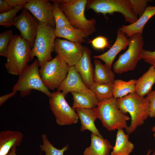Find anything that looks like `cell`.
Wrapping results in <instances>:
<instances>
[{"label": "cell", "mask_w": 155, "mask_h": 155, "mask_svg": "<svg viewBox=\"0 0 155 155\" xmlns=\"http://www.w3.org/2000/svg\"><path fill=\"white\" fill-rule=\"evenodd\" d=\"M56 38L55 29L40 22L34 43L31 50V60L36 57L40 67L51 61L53 59L52 53L55 51L54 46Z\"/></svg>", "instance_id": "8992f818"}, {"label": "cell", "mask_w": 155, "mask_h": 155, "mask_svg": "<svg viewBox=\"0 0 155 155\" xmlns=\"http://www.w3.org/2000/svg\"><path fill=\"white\" fill-rule=\"evenodd\" d=\"M23 8V6H17L8 11L0 13V25L7 28L13 25L16 13Z\"/></svg>", "instance_id": "f546056e"}, {"label": "cell", "mask_w": 155, "mask_h": 155, "mask_svg": "<svg viewBox=\"0 0 155 155\" xmlns=\"http://www.w3.org/2000/svg\"></svg>", "instance_id": "b9f144b4"}, {"label": "cell", "mask_w": 155, "mask_h": 155, "mask_svg": "<svg viewBox=\"0 0 155 155\" xmlns=\"http://www.w3.org/2000/svg\"><path fill=\"white\" fill-rule=\"evenodd\" d=\"M65 98L62 92L58 91L52 93L49 98L50 108L57 123L60 126L76 124L79 119L75 110L70 106Z\"/></svg>", "instance_id": "30bf717a"}, {"label": "cell", "mask_w": 155, "mask_h": 155, "mask_svg": "<svg viewBox=\"0 0 155 155\" xmlns=\"http://www.w3.org/2000/svg\"><path fill=\"white\" fill-rule=\"evenodd\" d=\"M32 48L20 35H13L8 46L4 66L8 73L19 75L31 60Z\"/></svg>", "instance_id": "7a4b0ae2"}, {"label": "cell", "mask_w": 155, "mask_h": 155, "mask_svg": "<svg viewBox=\"0 0 155 155\" xmlns=\"http://www.w3.org/2000/svg\"><path fill=\"white\" fill-rule=\"evenodd\" d=\"M12 7L19 6H23L25 3L29 2L30 0H6Z\"/></svg>", "instance_id": "d590c367"}, {"label": "cell", "mask_w": 155, "mask_h": 155, "mask_svg": "<svg viewBox=\"0 0 155 155\" xmlns=\"http://www.w3.org/2000/svg\"><path fill=\"white\" fill-rule=\"evenodd\" d=\"M85 46L81 44L73 42L59 38L55 39V51L69 67L74 66L82 57Z\"/></svg>", "instance_id": "8fae6325"}, {"label": "cell", "mask_w": 155, "mask_h": 155, "mask_svg": "<svg viewBox=\"0 0 155 155\" xmlns=\"http://www.w3.org/2000/svg\"><path fill=\"white\" fill-rule=\"evenodd\" d=\"M92 46L98 50H104L110 46L107 38L103 36H99L94 38L91 41Z\"/></svg>", "instance_id": "d6a6232c"}, {"label": "cell", "mask_w": 155, "mask_h": 155, "mask_svg": "<svg viewBox=\"0 0 155 155\" xmlns=\"http://www.w3.org/2000/svg\"><path fill=\"white\" fill-rule=\"evenodd\" d=\"M53 15L55 24V29H58L71 25L68 19L59 7L58 4L52 2Z\"/></svg>", "instance_id": "f1b7e54d"}, {"label": "cell", "mask_w": 155, "mask_h": 155, "mask_svg": "<svg viewBox=\"0 0 155 155\" xmlns=\"http://www.w3.org/2000/svg\"><path fill=\"white\" fill-rule=\"evenodd\" d=\"M40 22L27 9L24 8L21 13L15 19L14 26L20 31L21 36L32 48Z\"/></svg>", "instance_id": "7c38bea8"}, {"label": "cell", "mask_w": 155, "mask_h": 155, "mask_svg": "<svg viewBox=\"0 0 155 155\" xmlns=\"http://www.w3.org/2000/svg\"><path fill=\"white\" fill-rule=\"evenodd\" d=\"M95 65L94 82L98 84H113L115 74L111 68L105 64H103L101 61L95 59L94 61Z\"/></svg>", "instance_id": "cb8c5ba5"}, {"label": "cell", "mask_w": 155, "mask_h": 155, "mask_svg": "<svg viewBox=\"0 0 155 155\" xmlns=\"http://www.w3.org/2000/svg\"><path fill=\"white\" fill-rule=\"evenodd\" d=\"M113 84H98L94 82L90 88L99 101L113 97Z\"/></svg>", "instance_id": "4316f807"}, {"label": "cell", "mask_w": 155, "mask_h": 155, "mask_svg": "<svg viewBox=\"0 0 155 155\" xmlns=\"http://www.w3.org/2000/svg\"><path fill=\"white\" fill-rule=\"evenodd\" d=\"M155 15V6H147L143 14L136 22L128 25H122L119 29L128 37L138 33L142 35L144 25Z\"/></svg>", "instance_id": "ac0fdd59"}, {"label": "cell", "mask_w": 155, "mask_h": 155, "mask_svg": "<svg viewBox=\"0 0 155 155\" xmlns=\"http://www.w3.org/2000/svg\"><path fill=\"white\" fill-rule=\"evenodd\" d=\"M151 130L153 132V136L155 140V125L152 128Z\"/></svg>", "instance_id": "ab89813d"}, {"label": "cell", "mask_w": 155, "mask_h": 155, "mask_svg": "<svg viewBox=\"0 0 155 155\" xmlns=\"http://www.w3.org/2000/svg\"><path fill=\"white\" fill-rule=\"evenodd\" d=\"M155 83V67L151 66L137 80L135 92L139 96L144 97L151 91Z\"/></svg>", "instance_id": "7402d4cb"}, {"label": "cell", "mask_w": 155, "mask_h": 155, "mask_svg": "<svg viewBox=\"0 0 155 155\" xmlns=\"http://www.w3.org/2000/svg\"><path fill=\"white\" fill-rule=\"evenodd\" d=\"M152 151V150H149L147 153L146 155H155V152H154L151 154Z\"/></svg>", "instance_id": "60d3db41"}, {"label": "cell", "mask_w": 155, "mask_h": 155, "mask_svg": "<svg viewBox=\"0 0 155 155\" xmlns=\"http://www.w3.org/2000/svg\"><path fill=\"white\" fill-rule=\"evenodd\" d=\"M16 146L13 147L12 148L10 151L6 155H17L16 153ZM39 155H42L41 152Z\"/></svg>", "instance_id": "f35d334b"}, {"label": "cell", "mask_w": 155, "mask_h": 155, "mask_svg": "<svg viewBox=\"0 0 155 155\" xmlns=\"http://www.w3.org/2000/svg\"><path fill=\"white\" fill-rule=\"evenodd\" d=\"M133 9L135 16L140 17L147 7V3L152 1L151 0H130Z\"/></svg>", "instance_id": "1f68e13d"}, {"label": "cell", "mask_w": 155, "mask_h": 155, "mask_svg": "<svg viewBox=\"0 0 155 155\" xmlns=\"http://www.w3.org/2000/svg\"><path fill=\"white\" fill-rule=\"evenodd\" d=\"M41 138L42 144L40 145V148L41 150L44 152L45 155H64V152L69 148L68 144L61 149L56 148L51 143L45 134L42 135Z\"/></svg>", "instance_id": "83f0119b"}, {"label": "cell", "mask_w": 155, "mask_h": 155, "mask_svg": "<svg viewBox=\"0 0 155 155\" xmlns=\"http://www.w3.org/2000/svg\"><path fill=\"white\" fill-rule=\"evenodd\" d=\"M118 107L124 113H128L131 117L130 125L125 129L130 134L143 124L149 117V102L146 98L140 96L135 92L117 98Z\"/></svg>", "instance_id": "6da1fadb"}, {"label": "cell", "mask_w": 155, "mask_h": 155, "mask_svg": "<svg viewBox=\"0 0 155 155\" xmlns=\"http://www.w3.org/2000/svg\"><path fill=\"white\" fill-rule=\"evenodd\" d=\"M57 3L71 25L83 30L88 37L96 30V19L88 20L85 16L87 0H52Z\"/></svg>", "instance_id": "3957f363"}, {"label": "cell", "mask_w": 155, "mask_h": 155, "mask_svg": "<svg viewBox=\"0 0 155 155\" xmlns=\"http://www.w3.org/2000/svg\"><path fill=\"white\" fill-rule=\"evenodd\" d=\"M128 48L120 55L113 66L114 72L120 74L133 70L138 61L142 59L144 42L141 34H135L129 37Z\"/></svg>", "instance_id": "52a82bcc"}, {"label": "cell", "mask_w": 155, "mask_h": 155, "mask_svg": "<svg viewBox=\"0 0 155 155\" xmlns=\"http://www.w3.org/2000/svg\"><path fill=\"white\" fill-rule=\"evenodd\" d=\"M136 79L126 81L121 79L115 80L113 83V97L118 98L123 97L135 92Z\"/></svg>", "instance_id": "484cf974"}, {"label": "cell", "mask_w": 155, "mask_h": 155, "mask_svg": "<svg viewBox=\"0 0 155 155\" xmlns=\"http://www.w3.org/2000/svg\"><path fill=\"white\" fill-rule=\"evenodd\" d=\"M88 88L74 66L69 67L67 75L57 89L65 97L69 92L80 91Z\"/></svg>", "instance_id": "9a60e30c"}, {"label": "cell", "mask_w": 155, "mask_h": 155, "mask_svg": "<svg viewBox=\"0 0 155 155\" xmlns=\"http://www.w3.org/2000/svg\"><path fill=\"white\" fill-rule=\"evenodd\" d=\"M47 0H30L24 5L40 22L55 29L52 4Z\"/></svg>", "instance_id": "4fadbf2b"}, {"label": "cell", "mask_w": 155, "mask_h": 155, "mask_svg": "<svg viewBox=\"0 0 155 155\" xmlns=\"http://www.w3.org/2000/svg\"><path fill=\"white\" fill-rule=\"evenodd\" d=\"M39 67L37 59L31 64L28 65L19 75L18 80L12 88L13 91H19L20 96L24 97L34 90L41 92L50 98L52 93L42 80Z\"/></svg>", "instance_id": "5b68a950"}, {"label": "cell", "mask_w": 155, "mask_h": 155, "mask_svg": "<svg viewBox=\"0 0 155 155\" xmlns=\"http://www.w3.org/2000/svg\"><path fill=\"white\" fill-rule=\"evenodd\" d=\"M13 8L6 0H0V13L8 11Z\"/></svg>", "instance_id": "8d00e7d4"}, {"label": "cell", "mask_w": 155, "mask_h": 155, "mask_svg": "<svg viewBox=\"0 0 155 155\" xmlns=\"http://www.w3.org/2000/svg\"><path fill=\"white\" fill-rule=\"evenodd\" d=\"M71 93L73 100L72 108L75 110L77 108H94L99 102L95 94L89 88Z\"/></svg>", "instance_id": "e0dca14e"}, {"label": "cell", "mask_w": 155, "mask_h": 155, "mask_svg": "<svg viewBox=\"0 0 155 155\" xmlns=\"http://www.w3.org/2000/svg\"><path fill=\"white\" fill-rule=\"evenodd\" d=\"M69 66L57 55L51 61L41 67L40 76L44 85L49 89H58L66 78Z\"/></svg>", "instance_id": "9c48e42d"}, {"label": "cell", "mask_w": 155, "mask_h": 155, "mask_svg": "<svg viewBox=\"0 0 155 155\" xmlns=\"http://www.w3.org/2000/svg\"><path fill=\"white\" fill-rule=\"evenodd\" d=\"M111 155H129L134 148L133 144L129 140V135L123 129L117 130L115 144Z\"/></svg>", "instance_id": "603a6c76"}, {"label": "cell", "mask_w": 155, "mask_h": 155, "mask_svg": "<svg viewBox=\"0 0 155 155\" xmlns=\"http://www.w3.org/2000/svg\"><path fill=\"white\" fill-rule=\"evenodd\" d=\"M86 7L87 10L91 9L104 15L115 12L120 13L125 21L130 24L138 19L134 14L130 0H87Z\"/></svg>", "instance_id": "ba28073f"}, {"label": "cell", "mask_w": 155, "mask_h": 155, "mask_svg": "<svg viewBox=\"0 0 155 155\" xmlns=\"http://www.w3.org/2000/svg\"><path fill=\"white\" fill-rule=\"evenodd\" d=\"M17 92L13 91L10 93L1 95L0 96V106H1L9 98L14 96Z\"/></svg>", "instance_id": "74e56055"}, {"label": "cell", "mask_w": 155, "mask_h": 155, "mask_svg": "<svg viewBox=\"0 0 155 155\" xmlns=\"http://www.w3.org/2000/svg\"><path fill=\"white\" fill-rule=\"evenodd\" d=\"M23 135L16 131L3 130L0 132V155H6L12 147L18 146Z\"/></svg>", "instance_id": "ffe728a7"}, {"label": "cell", "mask_w": 155, "mask_h": 155, "mask_svg": "<svg viewBox=\"0 0 155 155\" xmlns=\"http://www.w3.org/2000/svg\"><path fill=\"white\" fill-rule=\"evenodd\" d=\"M94 109L98 119L108 131L125 129L127 121L131 119L118 107L117 98L113 97L100 102Z\"/></svg>", "instance_id": "277c9868"}, {"label": "cell", "mask_w": 155, "mask_h": 155, "mask_svg": "<svg viewBox=\"0 0 155 155\" xmlns=\"http://www.w3.org/2000/svg\"><path fill=\"white\" fill-rule=\"evenodd\" d=\"M146 98L149 102V117L155 118V90L152 91Z\"/></svg>", "instance_id": "836d02e7"}, {"label": "cell", "mask_w": 155, "mask_h": 155, "mask_svg": "<svg viewBox=\"0 0 155 155\" xmlns=\"http://www.w3.org/2000/svg\"><path fill=\"white\" fill-rule=\"evenodd\" d=\"M75 110L80 121L81 131L88 130L92 133L102 137L95 125L98 117L94 108H77Z\"/></svg>", "instance_id": "d6986e66"}, {"label": "cell", "mask_w": 155, "mask_h": 155, "mask_svg": "<svg viewBox=\"0 0 155 155\" xmlns=\"http://www.w3.org/2000/svg\"><path fill=\"white\" fill-rule=\"evenodd\" d=\"M13 36L11 30L4 31L0 34V56L6 57L8 46Z\"/></svg>", "instance_id": "4dcf8cb0"}, {"label": "cell", "mask_w": 155, "mask_h": 155, "mask_svg": "<svg viewBox=\"0 0 155 155\" xmlns=\"http://www.w3.org/2000/svg\"><path fill=\"white\" fill-rule=\"evenodd\" d=\"M142 59H143L145 62L155 67V51H152L144 49Z\"/></svg>", "instance_id": "e575fe53"}, {"label": "cell", "mask_w": 155, "mask_h": 155, "mask_svg": "<svg viewBox=\"0 0 155 155\" xmlns=\"http://www.w3.org/2000/svg\"><path fill=\"white\" fill-rule=\"evenodd\" d=\"M55 32L57 38H63L70 42L81 44L85 42V38L88 37L83 30L75 28L71 25L55 29Z\"/></svg>", "instance_id": "d4e9b609"}, {"label": "cell", "mask_w": 155, "mask_h": 155, "mask_svg": "<svg viewBox=\"0 0 155 155\" xmlns=\"http://www.w3.org/2000/svg\"><path fill=\"white\" fill-rule=\"evenodd\" d=\"M91 50L85 46L82 57L74 66L84 83L89 88L94 82V69L91 61Z\"/></svg>", "instance_id": "5bb4252c"}, {"label": "cell", "mask_w": 155, "mask_h": 155, "mask_svg": "<svg viewBox=\"0 0 155 155\" xmlns=\"http://www.w3.org/2000/svg\"><path fill=\"white\" fill-rule=\"evenodd\" d=\"M113 148L108 140L91 133L90 145L86 148L83 155H109Z\"/></svg>", "instance_id": "44dd1931"}, {"label": "cell", "mask_w": 155, "mask_h": 155, "mask_svg": "<svg viewBox=\"0 0 155 155\" xmlns=\"http://www.w3.org/2000/svg\"><path fill=\"white\" fill-rule=\"evenodd\" d=\"M129 39L119 29L117 31V37L115 41L110 49L102 54L94 56L93 57L101 59L111 68L112 63L116 56L121 51L125 50L129 46Z\"/></svg>", "instance_id": "2e32d148"}]
</instances>
